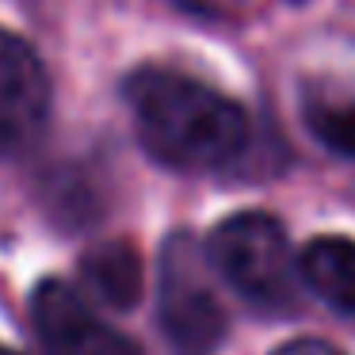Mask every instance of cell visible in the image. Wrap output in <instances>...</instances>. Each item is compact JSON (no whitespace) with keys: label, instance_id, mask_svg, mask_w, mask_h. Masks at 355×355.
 Here are the masks:
<instances>
[{"label":"cell","instance_id":"obj_6","mask_svg":"<svg viewBox=\"0 0 355 355\" xmlns=\"http://www.w3.org/2000/svg\"><path fill=\"white\" fill-rule=\"evenodd\" d=\"M298 279L340 317L355 321V241L313 237L298 252Z\"/></svg>","mask_w":355,"mask_h":355},{"label":"cell","instance_id":"obj_7","mask_svg":"<svg viewBox=\"0 0 355 355\" xmlns=\"http://www.w3.org/2000/svg\"><path fill=\"white\" fill-rule=\"evenodd\" d=\"M80 286L111 309H130L141 298V256L130 241H100L80 256Z\"/></svg>","mask_w":355,"mask_h":355},{"label":"cell","instance_id":"obj_11","mask_svg":"<svg viewBox=\"0 0 355 355\" xmlns=\"http://www.w3.org/2000/svg\"><path fill=\"white\" fill-rule=\"evenodd\" d=\"M0 355H24V352H12V347H4V344H0Z\"/></svg>","mask_w":355,"mask_h":355},{"label":"cell","instance_id":"obj_8","mask_svg":"<svg viewBox=\"0 0 355 355\" xmlns=\"http://www.w3.org/2000/svg\"><path fill=\"white\" fill-rule=\"evenodd\" d=\"M306 126L324 149L336 157L355 161V96H332V92H309L306 96Z\"/></svg>","mask_w":355,"mask_h":355},{"label":"cell","instance_id":"obj_5","mask_svg":"<svg viewBox=\"0 0 355 355\" xmlns=\"http://www.w3.org/2000/svg\"><path fill=\"white\" fill-rule=\"evenodd\" d=\"M31 317L50 355H141V347L100 321L85 294L65 279H42L35 286Z\"/></svg>","mask_w":355,"mask_h":355},{"label":"cell","instance_id":"obj_3","mask_svg":"<svg viewBox=\"0 0 355 355\" xmlns=\"http://www.w3.org/2000/svg\"><path fill=\"white\" fill-rule=\"evenodd\" d=\"M161 332L176 355H214L230 332L225 306L210 283V263L191 233H172L161 248Z\"/></svg>","mask_w":355,"mask_h":355},{"label":"cell","instance_id":"obj_9","mask_svg":"<svg viewBox=\"0 0 355 355\" xmlns=\"http://www.w3.org/2000/svg\"><path fill=\"white\" fill-rule=\"evenodd\" d=\"M271 355H344L336 344H329V340L321 336H298V340H286V344H279Z\"/></svg>","mask_w":355,"mask_h":355},{"label":"cell","instance_id":"obj_10","mask_svg":"<svg viewBox=\"0 0 355 355\" xmlns=\"http://www.w3.org/2000/svg\"><path fill=\"white\" fill-rule=\"evenodd\" d=\"M180 8L195 12V16H210V19H225V16H237L245 0H176Z\"/></svg>","mask_w":355,"mask_h":355},{"label":"cell","instance_id":"obj_1","mask_svg":"<svg viewBox=\"0 0 355 355\" xmlns=\"http://www.w3.org/2000/svg\"><path fill=\"white\" fill-rule=\"evenodd\" d=\"M126 103L146 153L168 168H225L248 146L245 107L187 73L138 69L126 80Z\"/></svg>","mask_w":355,"mask_h":355},{"label":"cell","instance_id":"obj_2","mask_svg":"<svg viewBox=\"0 0 355 355\" xmlns=\"http://www.w3.org/2000/svg\"><path fill=\"white\" fill-rule=\"evenodd\" d=\"M202 252L210 271L222 275L248 306L263 313H286L298 306V256L291 252L279 218L263 210H241L210 230Z\"/></svg>","mask_w":355,"mask_h":355},{"label":"cell","instance_id":"obj_4","mask_svg":"<svg viewBox=\"0 0 355 355\" xmlns=\"http://www.w3.org/2000/svg\"><path fill=\"white\" fill-rule=\"evenodd\" d=\"M50 115V73L35 46L0 27V157H16L42 134Z\"/></svg>","mask_w":355,"mask_h":355}]
</instances>
